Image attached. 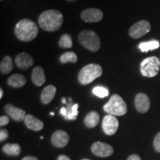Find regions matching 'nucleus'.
<instances>
[{
    "mask_svg": "<svg viewBox=\"0 0 160 160\" xmlns=\"http://www.w3.org/2000/svg\"><path fill=\"white\" fill-rule=\"evenodd\" d=\"M63 15L58 10H48L42 13L38 18V22L42 29L53 32L60 29L63 23Z\"/></svg>",
    "mask_w": 160,
    "mask_h": 160,
    "instance_id": "1",
    "label": "nucleus"
},
{
    "mask_svg": "<svg viewBox=\"0 0 160 160\" xmlns=\"http://www.w3.org/2000/svg\"><path fill=\"white\" fill-rule=\"evenodd\" d=\"M38 33L37 25L29 19L20 20L15 27V34L20 41L31 42L37 37Z\"/></svg>",
    "mask_w": 160,
    "mask_h": 160,
    "instance_id": "2",
    "label": "nucleus"
},
{
    "mask_svg": "<svg viewBox=\"0 0 160 160\" xmlns=\"http://www.w3.org/2000/svg\"><path fill=\"white\" fill-rule=\"evenodd\" d=\"M102 74V68L98 64L91 63L85 65L80 70L78 74V80L82 85H88L93 80Z\"/></svg>",
    "mask_w": 160,
    "mask_h": 160,
    "instance_id": "3",
    "label": "nucleus"
},
{
    "mask_svg": "<svg viewBox=\"0 0 160 160\" xmlns=\"http://www.w3.org/2000/svg\"><path fill=\"white\" fill-rule=\"evenodd\" d=\"M104 111L110 115L121 117L127 113L128 108L125 102L118 94H113L109 101L104 105Z\"/></svg>",
    "mask_w": 160,
    "mask_h": 160,
    "instance_id": "4",
    "label": "nucleus"
},
{
    "mask_svg": "<svg viewBox=\"0 0 160 160\" xmlns=\"http://www.w3.org/2000/svg\"><path fill=\"white\" fill-rule=\"evenodd\" d=\"M78 39L79 43L90 51L97 52L101 47L99 36L96 32L91 30H85L80 32Z\"/></svg>",
    "mask_w": 160,
    "mask_h": 160,
    "instance_id": "5",
    "label": "nucleus"
},
{
    "mask_svg": "<svg viewBox=\"0 0 160 160\" xmlns=\"http://www.w3.org/2000/svg\"><path fill=\"white\" fill-rule=\"evenodd\" d=\"M160 61L157 57H151L144 59L140 65V71L146 77H153L159 73Z\"/></svg>",
    "mask_w": 160,
    "mask_h": 160,
    "instance_id": "6",
    "label": "nucleus"
},
{
    "mask_svg": "<svg viewBox=\"0 0 160 160\" xmlns=\"http://www.w3.org/2000/svg\"><path fill=\"white\" fill-rule=\"evenodd\" d=\"M151 29V25L149 22L146 20H141L131 26L129 29V35L133 39H139L149 33Z\"/></svg>",
    "mask_w": 160,
    "mask_h": 160,
    "instance_id": "7",
    "label": "nucleus"
},
{
    "mask_svg": "<svg viewBox=\"0 0 160 160\" xmlns=\"http://www.w3.org/2000/svg\"><path fill=\"white\" fill-rule=\"evenodd\" d=\"M119 128V121L114 116L106 115L102 120V129L105 134H115Z\"/></svg>",
    "mask_w": 160,
    "mask_h": 160,
    "instance_id": "8",
    "label": "nucleus"
},
{
    "mask_svg": "<svg viewBox=\"0 0 160 160\" xmlns=\"http://www.w3.org/2000/svg\"><path fill=\"white\" fill-rule=\"evenodd\" d=\"M91 151L93 154L99 157H107L113 154V148L111 145L102 142H96L91 146Z\"/></svg>",
    "mask_w": 160,
    "mask_h": 160,
    "instance_id": "9",
    "label": "nucleus"
},
{
    "mask_svg": "<svg viewBox=\"0 0 160 160\" xmlns=\"http://www.w3.org/2000/svg\"><path fill=\"white\" fill-rule=\"evenodd\" d=\"M81 18L85 22H98L103 19V13L97 8H88L82 12Z\"/></svg>",
    "mask_w": 160,
    "mask_h": 160,
    "instance_id": "10",
    "label": "nucleus"
},
{
    "mask_svg": "<svg viewBox=\"0 0 160 160\" xmlns=\"http://www.w3.org/2000/svg\"><path fill=\"white\" fill-rule=\"evenodd\" d=\"M135 106L139 113H147L151 106L149 97L143 93H138L135 97Z\"/></svg>",
    "mask_w": 160,
    "mask_h": 160,
    "instance_id": "11",
    "label": "nucleus"
},
{
    "mask_svg": "<svg viewBox=\"0 0 160 160\" xmlns=\"http://www.w3.org/2000/svg\"><path fill=\"white\" fill-rule=\"evenodd\" d=\"M33 58L28 53L22 52L17 55L15 57V64L20 69H28L33 65Z\"/></svg>",
    "mask_w": 160,
    "mask_h": 160,
    "instance_id": "12",
    "label": "nucleus"
},
{
    "mask_svg": "<svg viewBox=\"0 0 160 160\" xmlns=\"http://www.w3.org/2000/svg\"><path fill=\"white\" fill-rule=\"evenodd\" d=\"M69 136L67 132L64 131H57L53 133L51 142L57 148H64L68 144Z\"/></svg>",
    "mask_w": 160,
    "mask_h": 160,
    "instance_id": "13",
    "label": "nucleus"
},
{
    "mask_svg": "<svg viewBox=\"0 0 160 160\" xmlns=\"http://www.w3.org/2000/svg\"><path fill=\"white\" fill-rule=\"evenodd\" d=\"M5 111L7 114L15 121L21 122L25 119V111L19 108L13 106L11 104H7L5 106Z\"/></svg>",
    "mask_w": 160,
    "mask_h": 160,
    "instance_id": "14",
    "label": "nucleus"
},
{
    "mask_svg": "<svg viewBox=\"0 0 160 160\" xmlns=\"http://www.w3.org/2000/svg\"><path fill=\"white\" fill-rule=\"evenodd\" d=\"M70 102L67 107H62L60 109V113L62 115L66 120H75L78 115V104L72 103L71 99H69Z\"/></svg>",
    "mask_w": 160,
    "mask_h": 160,
    "instance_id": "15",
    "label": "nucleus"
},
{
    "mask_svg": "<svg viewBox=\"0 0 160 160\" xmlns=\"http://www.w3.org/2000/svg\"><path fill=\"white\" fill-rule=\"evenodd\" d=\"M25 124L28 128L34 131H40L43 129L44 123L41 120L36 118L34 116L28 114L26 115L25 120Z\"/></svg>",
    "mask_w": 160,
    "mask_h": 160,
    "instance_id": "16",
    "label": "nucleus"
},
{
    "mask_svg": "<svg viewBox=\"0 0 160 160\" xmlns=\"http://www.w3.org/2000/svg\"><path fill=\"white\" fill-rule=\"evenodd\" d=\"M56 93H57V88L54 85H47L42 90L40 96V99H41L42 102L45 105L49 104L54 98Z\"/></svg>",
    "mask_w": 160,
    "mask_h": 160,
    "instance_id": "17",
    "label": "nucleus"
},
{
    "mask_svg": "<svg viewBox=\"0 0 160 160\" xmlns=\"http://www.w3.org/2000/svg\"><path fill=\"white\" fill-rule=\"evenodd\" d=\"M31 79L33 82L37 86H42L46 81L45 72L42 67L37 66L33 69L31 75Z\"/></svg>",
    "mask_w": 160,
    "mask_h": 160,
    "instance_id": "18",
    "label": "nucleus"
},
{
    "mask_svg": "<svg viewBox=\"0 0 160 160\" xmlns=\"http://www.w3.org/2000/svg\"><path fill=\"white\" fill-rule=\"evenodd\" d=\"M8 84L13 88H21L26 84V79L22 74H13L8 79Z\"/></svg>",
    "mask_w": 160,
    "mask_h": 160,
    "instance_id": "19",
    "label": "nucleus"
},
{
    "mask_svg": "<svg viewBox=\"0 0 160 160\" xmlns=\"http://www.w3.org/2000/svg\"><path fill=\"white\" fill-rule=\"evenodd\" d=\"M99 115L97 112L91 111L85 118V124L89 128H93L99 124Z\"/></svg>",
    "mask_w": 160,
    "mask_h": 160,
    "instance_id": "20",
    "label": "nucleus"
},
{
    "mask_svg": "<svg viewBox=\"0 0 160 160\" xmlns=\"http://www.w3.org/2000/svg\"><path fill=\"white\" fill-rule=\"evenodd\" d=\"M13 68V59L10 56H6L0 63V71L2 74H8L12 71Z\"/></svg>",
    "mask_w": 160,
    "mask_h": 160,
    "instance_id": "21",
    "label": "nucleus"
},
{
    "mask_svg": "<svg viewBox=\"0 0 160 160\" xmlns=\"http://www.w3.org/2000/svg\"><path fill=\"white\" fill-rule=\"evenodd\" d=\"M160 46L159 42L157 40H151L149 42H143L139 45V48L142 52L148 53L150 51H153L159 48Z\"/></svg>",
    "mask_w": 160,
    "mask_h": 160,
    "instance_id": "22",
    "label": "nucleus"
},
{
    "mask_svg": "<svg viewBox=\"0 0 160 160\" xmlns=\"http://www.w3.org/2000/svg\"><path fill=\"white\" fill-rule=\"evenodd\" d=\"M2 151L7 155L18 156L21 153V147L18 144L8 143L3 146Z\"/></svg>",
    "mask_w": 160,
    "mask_h": 160,
    "instance_id": "23",
    "label": "nucleus"
},
{
    "mask_svg": "<svg viewBox=\"0 0 160 160\" xmlns=\"http://www.w3.org/2000/svg\"><path fill=\"white\" fill-rule=\"evenodd\" d=\"M78 61V57L74 52H66L60 57V62L62 64L68 62L77 63Z\"/></svg>",
    "mask_w": 160,
    "mask_h": 160,
    "instance_id": "24",
    "label": "nucleus"
},
{
    "mask_svg": "<svg viewBox=\"0 0 160 160\" xmlns=\"http://www.w3.org/2000/svg\"><path fill=\"white\" fill-rule=\"evenodd\" d=\"M59 46L61 48H71L73 46V42L71 36L68 34H64L60 38L59 42Z\"/></svg>",
    "mask_w": 160,
    "mask_h": 160,
    "instance_id": "25",
    "label": "nucleus"
},
{
    "mask_svg": "<svg viewBox=\"0 0 160 160\" xmlns=\"http://www.w3.org/2000/svg\"><path fill=\"white\" fill-rule=\"evenodd\" d=\"M93 93L99 98H105L109 94V91L106 88L97 86L93 89Z\"/></svg>",
    "mask_w": 160,
    "mask_h": 160,
    "instance_id": "26",
    "label": "nucleus"
},
{
    "mask_svg": "<svg viewBox=\"0 0 160 160\" xmlns=\"http://www.w3.org/2000/svg\"><path fill=\"white\" fill-rule=\"evenodd\" d=\"M153 146H154L156 151L160 153V132L155 137L154 141H153Z\"/></svg>",
    "mask_w": 160,
    "mask_h": 160,
    "instance_id": "27",
    "label": "nucleus"
},
{
    "mask_svg": "<svg viewBox=\"0 0 160 160\" xmlns=\"http://www.w3.org/2000/svg\"><path fill=\"white\" fill-rule=\"evenodd\" d=\"M8 138V132L6 129H2L0 131V141H5Z\"/></svg>",
    "mask_w": 160,
    "mask_h": 160,
    "instance_id": "28",
    "label": "nucleus"
},
{
    "mask_svg": "<svg viewBox=\"0 0 160 160\" xmlns=\"http://www.w3.org/2000/svg\"><path fill=\"white\" fill-rule=\"evenodd\" d=\"M9 117H7V116H2L0 117V125L2 127V126H5L9 123Z\"/></svg>",
    "mask_w": 160,
    "mask_h": 160,
    "instance_id": "29",
    "label": "nucleus"
},
{
    "mask_svg": "<svg viewBox=\"0 0 160 160\" xmlns=\"http://www.w3.org/2000/svg\"><path fill=\"white\" fill-rule=\"evenodd\" d=\"M127 160H141V158L137 154H133L130 156Z\"/></svg>",
    "mask_w": 160,
    "mask_h": 160,
    "instance_id": "30",
    "label": "nucleus"
},
{
    "mask_svg": "<svg viewBox=\"0 0 160 160\" xmlns=\"http://www.w3.org/2000/svg\"><path fill=\"white\" fill-rule=\"evenodd\" d=\"M57 160H71V159L65 155H60L58 157Z\"/></svg>",
    "mask_w": 160,
    "mask_h": 160,
    "instance_id": "31",
    "label": "nucleus"
},
{
    "mask_svg": "<svg viewBox=\"0 0 160 160\" xmlns=\"http://www.w3.org/2000/svg\"><path fill=\"white\" fill-rule=\"evenodd\" d=\"M22 160H39L37 157H31V156H28V157H24Z\"/></svg>",
    "mask_w": 160,
    "mask_h": 160,
    "instance_id": "32",
    "label": "nucleus"
},
{
    "mask_svg": "<svg viewBox=\"0 0 160 160\" xmlns=\"http://www.w3.org/2000/svg\"><path fill=\"white\" fill-rule=\"evenodd\" d=\"M3 90L2 89H0V99H2V97H3Z\"/></svg>",
    "mask_w": 160,
    "mask_h": 160,
    "instance_id": "33",
    "label": "nucleus"
},
{
    "mask_svg": "<svg viewBox=\"0 0 160 160\" xmlns=\"http://www.w3.org/2000/svg\"><path fill=\"white\" fill-rule=\"evenodd\" d=\"M62 101H63V103H65V102H66V101H65V98H63Z\"/></svg>",
    "mask_w": 160,
    "mask_h": 160,
    "instance_id": "34",
    "label": "nucleus"
},
{
    "mask_svg": "<svg viewBox=\"0 0 160 160\" xmlns=\"http://www.w3.org/2000/svg\"><path fill=\"white\" fill-rule=\"evenodd\" d=\"M82 160H90V159H83Z\"/></svg>",
    "mask_w": 160,
    "mask_h": 160,
    "instance_id": "35",
    "label": "nucleus"
},
{
    "mask_svg": "<svg viewBox=\"0 0 160 160\" xmlns=\"http://www.w3.org/2000/svg\"><path fill=\"white\" fill-rule=\"evenodd\" d=\"M67 1H74V0H67Z\"/></svg>",
    "mask_w": 160,
    "mask_h": 160,
    "instance_id": "36",
    "label": "nucleus"
},
{
    "mask_svg": "<svg viewBox=\"0 0 160 160\" xmlns=\"http://www.w3.org/2000/svg\"><path fill=\"white\" fill-rule=\"evenodd\" d=\"M1 1H3V0H1Z\"/></svg>",
    "mask_w": 160,
    "mask_h": 160,
    "instance_id": "37",
    "label": "nucleus"
}]
</instances>
